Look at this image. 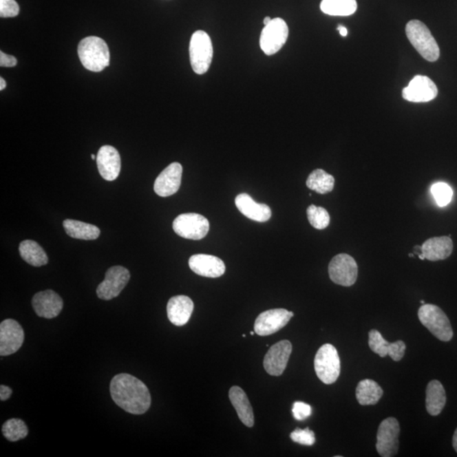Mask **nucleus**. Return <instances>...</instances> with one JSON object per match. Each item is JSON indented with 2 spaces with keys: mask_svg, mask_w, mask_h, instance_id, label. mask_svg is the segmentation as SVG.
I'll return each instance as SVG.
<instances>
[{
  "mask_svg": "<svg viewBox=\"0 0 457 457\" xmlns=\"http://www.w3.org/2000/svg\"><path fill=\"white\" fill-rule=\"evenodd\" d=\"M110 395L114 403L129 414L141 415L150 408L149 389L145 383L131 374L114 376L110 383Z\"/></svg>",
  "mask_w": 457,
  "mask_h": 457,
  "instance_id": "nucleus-1",
  "label": "nucleus"
},
{
  "mask_svg": "<svg viewBox=\"0 0 457 457\" xmlns=\"http://www.w3.org/2000/svg\"><path fill=\"white\" fill-rule=\"evenodd\" d=\"M81 62L88 71L100 72L109 65L110 54L105 40L98 36L85 38L78 45Z\"/></svg>",
  "mask_w": 457,
  "mask_h": 457,
  "instance_id": "nucleus-2",
  "label": "nucleus"
},
{
  "mask_svg": "<svg viewBox=\"0 0 457 457\" xmlns=\"http://www.w3.org/2000/svg\"><path fill=\"white\" fill-rule=\"evenodd\" d=\"M409 41L423 58L434 62L440 58V47L429 29L425 23L418 20L409 21L405 27Z\"/></svg>",
  "mask_w": 457,
  "mask_h": 457,
  "instance_id": "nucleus-3",
  "label": "nucleus"
},
{
  "mask_svg": "<svg viewBox=\"0 0 457 457\" xmlns=\"http://www.w3.org/2000/svg\"><path fill=\"white\" fill-rule=\"evenodd\" d=\"M418 319L434 337L441 341H449L453 337L451 323L440 308L433 304H423L418 309Z\"/></svg>",
  "mask_w": 457,
  "mask_h": 457,
  "instance_id": "nucleus-4",
  "label": "nucleus"
},
{
  "mask_svg": "<svg viewBox=\"0 0 457 457\" xmlns=\"http://www.w3.org/2000/svg\"><path fill=\"white\" fill-rule=\"evenodd\" d=\"M189 54L191 68L198 75H204L209 70L213 60L211 39L204 31L198 30L191 36Z\"/></svg>",
  "mask_w": 457,
  "mask_h": 457,
  "instance_id": "nucleus-5",
  "label": "nucleus"
},
{
  "mask_svg": "<svg viewBox=\"0 0 457 457\" xmlns=\"http://www.w3.org/2000/svg\"><path fill=\"white\" fill-rule=\"evenodd\" d=\"M315 368L318 378L326 385H332L341 374V361L337 348L323 345L317 352Z\"/></svg>",
  "mask_w": 457,
  "mask_h": 457,
  "instance_id": "nucleus-6",
  "label": "nucleus"
},
{
  "mask_svg": "<svg viewBox=\"0 0 457 457\" xmlns=\"http://www.w3.org/2000/svg\"><path fill=\"white\" fill-rule=\"evenodd\" d=\"M288 36L289 28L286 22L281 18H275L262 31L261 50L265 54H275L285 45Z\"/></svg>",
  "mask_w": 457,
  "mask_h": 457,
  "instance_id": "nucleus-7",
  "label": "nucleus"
},
{
  "mask_svg": "<svg viewBox=\"0 0 457 457\" xmlns=\"http://www.w3.org/2000/svg\"><path fill=\"white\" fill-rule=\"evenodd\" d=\"M173 228L180 237L198 241L209 233V222L204 216L198 213H182L173 222Z\"/></svg>",
  "mask_w": 457,
  "mask_h": 457,
  "instance_id": "nucleus-8",
  "label": "nucleus"
},
{
  "mask_svg": "<svg viewBox=\"0 0 457 457\" xmlns=\"http://www.w3.org/2000/svg\"><path fill=\"white\" fill-rule=\"evenodd\" d=\"M331 281L342 286H352L356 283L359 267L355 259L348 254L341 253L333 257L329 264Z\"/></svg>",
  "mask_w": 457,
  "mask_h": 457,
  "instance_id": "nucleus-9",
  "label": "nucleus"
},
{
  "mask_svg": "<svg viewBox=\"0 0 457 457\" xmlns=\"http://www.w3.org/2000/svg\"><path fill=\"white\" fill-rule=\"evenodd\" d=\"M400 425L395 418L383 420L379 427L376 449L383 457H392L399 449Z\"/></svg>",
  "mask_w": 457,
  "mask_h": 457,
  "instance_id": "nucleus-10",
  "label": "nucleus"
},
{
  "mask_svg": "<svg viewBox=\"0 0 457 457\" xmlns=\"http://www.w3.org/2000/svg\"><path fill=\"white\" fill-rule=\"evenodd\" d=\"M130 272L123 266H114L106 272L104 281L97 288L98 298L109 301L119 296L130 281Z\"/></svg>",
  "mask_w": 457,
  "mask_h": 457,
  "instance_id": "nucleus-11",
  "label": "nucleus"
},
{
  "mask_svg": "<svg viewBox=\"0 0 457 457\" xmlns=\"http://www.w3.org/2000/svg\"><path fill=\"white\" fill-rule=\"evenodd\" d=\"M294 316L284 308L271 309L260 313L254 323V331L261 337H267L283 329Z\"/></svg>",
  "mask_w": 457,
  "mask_h": 457,
  "instance_id": "nucleus-12",
  "label": "nucleus"
},
{
  "mask_svg": "<svg viewBox=\"0 0 457 457\" xmlns=\"http://www.w3.org/2000/svg\"><path fill=\"white\" fill-rule=\"evenodd\" d=\"M24 330L14 319H6L0 324V355L10 356L17 352L23 344Z\"/></svg>",
  "mask_w": 457,
  "mask_h": 457,
  "instance_id": "nucleus-13",
  "label": "nucleus"
},
{
  "mask_svg": "<svg viewBox=\"0 0 457 457\" xmlns=\"http://www.w3.org/2000/svg\"><path fill=\"white\" fill-rule=\"evenodd\" d=\"M438 88L432 80L425 76H416L403 91L405 100L427 103L437 97Z\"/></svg>",
  "mask_w": 457,
  "mask_h": 457,
  "instance_id": "nucleus-14",
  "label": "nucleus"
},
{
  "mask_svg": "<svg viewBox=\"0 0 457 457\" xmlns=\"http://www.w3.org/2000/svg\"><path fill=\"white\" fill-rule=\"evenodd\" d=\"M291 352L293 345L289 341L284 340L276 343L264 357V370L272 376L281 375L288 363Z\"/></svg>",
  "mask_w": 457,
  "mask_h": 457,
  "instance_id": "nucleus-15",
  "label": "nucleus"
},
{
  "mask_svg": "<svg viewBox=\"0 0 457 457\" xmlns=\"http://www.w3.org/2000/svg\"><path fill=\"white\" fill-rule=\"evenodd\" d=\"M182 165L177 162L165 168L154 182L153 188L156 194L162 198L176 194L182 184Z\"/></svg>",
  "mask_w": 457,
  "mask_h": 457,
  "instance_id": "nucleus-16",
  "label": "nucleus"
},
{
  "mask_svg": "<svg viewBox=\"0 0 457 457\" xmlns=\"http://www.w3.org/2000/svg\"><path fill=\"white\" fill-rule=\"evenodd\" d=\"M32 308L36 315L44 319H54L63 309L62 298L52 290L40 291L32 298Z\"/></svg>",
  "mask_w": 457,
  "mask_h": 457,
  "instance_id": "nucleus-17",
  "label": "nucleus"
},
{
  "mask_svg": "<svg viewBox=\"0 0 457 457\" xmlns=\"http://www.w3.org/2000/svg\"><path fill=\"white\" fill-rule=\"evenodd\" d=\"M189 267L195 274L208 278H219L226 272L222 260L208 254H195L190 257Z\"/></svg>",
  "mask_w": 457,
  "mask_h": 457,
  "instance_id": "nucleus-18",
  "label": "nucleus"
},
{
  "mask_svg": "<svg viewBox=\"0 0 457 457\" xmlns=\"http://www.w3.org/2000/svg\"><path fill=\"white\" fill-rule=\"evenodd\" d=\"M368 346L379 357L390 356L396 362L403 359L405 352V344L403 341L389 343L382 337L378 330H372L368 334Z\"/></svg>",
  "mask_w": 457,
  "mask_h": 457,
  "instance_id": "nucleus-19",
  "label": "nucleus"
},
{
  "mask_svg": "<svg viewBox=\"0 0 457 457\" xmlns=\"http://www.w3.org/2000/svg\"><path fill=\"white\" fill-rule=\"evenodd\" d=\"M97 164L101 176L108 182H113L119 176L121 161L119 152L112 146H103L97 156Z\"/></svg>",
  "mask_w": 457,
  "mask_h": 457,
  "instance_id": "nucleus-20",
  "label": "nucleus"
},
{
  "mask_svg": "<svg viewBox=\"0 0 457 457\" xmlns=\"http://www.w3.org/2000/svg\"><path fill=\"white\" fill-rule=\"evenodd\" d=\"M235 202L239 211L246 218L257 222H266L271 218L270 208L266 204H257L248 194H239Z\"/></svg>",
  "mask_w": 457,
  "mask_h": 457,
  "instance_id": "nucleus-21",
  "label": "nucleus"
},
{
  "mask_svg": "<svg viewBox=\"0 0 457 457\" xmlns=\"http://www.w3.org/2000/svg\"><path fill=\"white\" fill-rule=\"evenodd\" d=\"M194 304L187 296L173 297L167 305V315L169 321L176 326H183L189 321L193 315Z\"/></svg>",
  "mask_w": 457,
  "mask_h": 457,
  "instance_id": "nucleus-22",
  "label": "nucleus"
},
{
  "mask_svg": "<svg viewBox=\"0 0 457 457\" xmlns=\"http://www.w3.org/2000/svg\"><path fill=\"white\" fill-rule=\"evenodd\" d=\"M452 252L453 242L449 237L430 238L422 245L423 255L429 261L447 259Z\"/></svg>",
  "mask_w": 457,
  "mask_h": 457,
  "instance_id": "nucleus-23",
  "label": "nucleus"
},
{
  "mask_svg": "<svg viewBox=\"0 0 457 457\" xmlns=\"http://www.w3.org/2000/svg\"><path fill=\"white\" fill-rule=\"evenodd\" d=\"M228 397L243 425L248 427H253V410L244 390L239 386H232L228 392Z\"/></svg>",
  "mask_w": 457,
  "mask_h": 457,
  "instance_id": "nucleus-24",
  "label": "nucleus"
},
{
  "mask_svg": "<svg viewBox=\"0 0 457 457\" xmlns=\"http://www.w3.org/2000/svg\"><path fill=\"white\" fill-rule=\"evenodd\" d=\"M447 403V393L444 386L438 381L429 383L426 390V409L431 416L441 414Z\"/></svg>",
  "mask_w": 457,
  "mask_h": 457,
  "instance_id": "nucleus-25",
  "label": "nucleus"
},
{
  "mask_svg": "<svg viewBox=\"0 0 457 457\" xmlns=\"http://www.w3.org/2000/svg\"><path fill=\"white\" fill-rule=\"evenodd\" d=\"M66 233L72 238L92 241L100 235V230L94 224L82 222L79 220H65L63 222Z\"/></svg>",
  "mask_w": 457,
  "mask_h": 457,
  "instance_id": "nucleus-26",
  "label": "nucleus"
},
{
  "mask_svg": "<svg viewBox=\"0 0 457 457\" xmlns=\"http://www.w3.org/2000/svg\"><path fill=\"white\" fill-rule=\"evenodd\" d=\"M383 394L384 392L378 383L368 379L360 381L356 390L357 400L362 405L377 404Z\"/></svg>",
  "mask_w": 457,
  "mask_h": 457,
  "instance_id": "nucleus-27",
  "label": "nucleus"
},
{
  "mask_svg": "<svg viewBox=\"0 0 457 457\" xmlns=\"http://www.w3.org/2000/svg\"><path fill=\"white\" fill-rule=\"evenodd\" d=\"M19 252L22 259L34 267L43 266L49 262L47 254L41 246L31 240L21 242Z\"/></svg>",
  "mask_w": 457,
  "mask_h": 457,
  "instance_id": "nucleus-28",
  "label": "nucleus"
},
{
  "mask_svg": "<svg viewBox=\"0 0 457 457\" xmlns=\"http://www.w3.org/2000/svg\"><path fill=\"white\" fill-rule=\"evenodd\" d=\"M320 9L332 17H348L356 12V0H322Z\"/></svg>",
  "mask_w": 457,
  "mask_h": 457,
  "instance_id": "nucleus-29",
  "label": "nucleus"
},
{
  "mask_svg": "<svg viewBox=\"0 0 457 457\" xmlns=\"http://www.w3.org/2000/svg\"><path fill=\"white\" fill-rule=\"evenodd\" d=\"M306 184L309 189L315 191L319 194H326L333 191L334 178L333 176L328 174L323 169H318L309 175Z\"/></svg>",
  "mask_w": 457,
  "mask_h": 457,
  "instance_id": "nucleus-30",
  "label": "nucleus"
},
{
  "mask_svg": "<svg viewBox=\"0 0 457 457\" xmlns=\"http://www.w3.org/2000/svg\"><path fill=\"white\" fill-rule=\"evenodd\" d=\"M3 436L7 440L14 442L22 440L28 436V429L25 423L21 419L12 418L7 420L2 427Z\"/></svg>",
  "mask_w": 457,
  "mask_h": 457,
  "instance_id": "nucleus-31",
  "label": "nucleus"
},
{
  "mask_svg": "<svg viewBox=\"0 0 457 457\" xmlns=\"http://www.w3.org/2000/svg\"><path fill=\"white\" fill-rule=\"evenodd\" d=\"M307 215L309 223L317 230H323L330 224V216L326 209L311 205L307 209Z\"/></svg>",
  "mask_w": 457,
  "mask_h": 457,
  "instance_id": "nucleus-32",
  "label": "nucleus"
},
{
  "mask_svg": "<svg viewBox=\"0 0 457 457\" xmlns=\"http://www.w3.org/2000/svg\"><path fill=\"white\" fill-rule=\"evenodd\" d=\"M432 194L440 207H445L451 202L453 197V191L447 183L438 182L432 187Z\"/></svg>",
  "mask_w": 457,
  "mask_h": 457,
  "instance_id": "nucleus-33",
  "label": "nucleus"
},
{
  "mask_svg": "<svg viewBox=\"0 0 457 457\" xmlns=\"http://www.w3.org/2000/svg\"><path fill=\"white\" fill-rule=\"evenodd\" d=\"M290 437L291 440L296 442V443L306 445V447H311V445H315L316 441L315 432L309 429V427H306L305 429H295L290 434Z\"/></svg>",
  "mask_w": 457,
  "mask_h": 457,
  "instance_id": "nucleus-34",
  "label": "nucleus"
},
{
  "mask_svg": "<svg viewBox=\"0 0 457 457\" xmlns=\"http://www.w3.org/2000/svg\"><path fill=\"white\" fill-rule=\"evenodd\" d=\"M20 7L16 0H0V17H16L19 14Z\"/></svg>",
  "mask_w": 457,
  "mask_h": 457,
  "instance_id": "nucleus-35",
  "label": "nucleus"
},
{
  "mask_svg": "<svg viewBox=\"0 0 457 457\" xmlns=\"http://www.w3.org/2000/svg\"><path fill=\"white\" fill-rule=\"evenodd\" d=\"M293 414L294 418L298 420V421L307 419L312 414L311 405L302 403V401H296L293 404Z\"/></svg>",
  "mask_w": 457,
  "mask_h": 457,
  "instance_id": "nucleus-36",
  "label": "nucleus"
},
{
  "mask_svg": "<svg viewBox=\"0 0 457 457\" xmlns=\"http://www.w3.org/2000/svg\"><path fill=\"white\" fill-rule=\"evenodd\" d=\"M17 65V60L16 57L12 55L6 54L1 51L0 52V65L2 67H14Z\"/></svg>",
  "mask_w": 457,
  "mask_h": 457,
  "instance_id": "nucleus-37",
  "label": "nucleus"
},
{
  "mask_svg": "<svg viewBox=\"0 0 457 457\" xmlns=\"http://www.w3.org/2000/svg\"><path fill=\"white\" fill-rule=\"evenodd\" d=\"M12 394V390L6 385L0 386V400L5 401L9 399Z\"/></svg>",
  "mask_w": 457,
  "mask_h": 457,
  "instance_id": "nucleus-38",
  "label": "nucleus"
},
{
  "mask_svg": "<svg viewBox=\"0 0 457 457\" xmlns=\"http://www.w3.org/2000/svg\"><path fill=\"white\" fill-rule=\"evenodd\" d=\"M337 29H338L339 32H340V34H341L342 36H348V29H346V28L344 27V25H339Z\"/></svg>",
  "mask_w": 457,
  "mask_h": 457,
  "instance_id": "nucleus-39",
  "label": "nucleus"
},
{
  "mask_svg": "<svg viewBox=\"0 0 457 457\" xmlns=\"http://www.w3.org/2000/svg\"><path fill=\"white\" fill-rule=\"evenodd\" d=\"M452 445L457 453V429L455 431L454 436H453Z\"/></svg>",
  "mask_w": 457,
  "mask_h": 457,
  "instance_id": "nucleus-40",
  "label": "nucleus"
},
{
  "mask_svg": "<svg viewBox=\"0 0 457 457\" xmlns=\"http://www.w3.org/2000/svg\"><path fill=\"white\" fill-rule=\"evenodd\" d=\"M6 87V82L3 77L0 78V90L3 91Z\"/></svg>",
  "mask_w": 457,
  "mask_h": 457,
  "instance_id": "nucleus-41",
  "label": "nucleus"
},
{
  "mask_svg": "<svg viewBox=\"0 0 457 457\" xmlns=\"http://www.w3.org/2000/svg\"><path fill=\"white\" fill-rule=\"evenodd\" d=\"M271 21H272V19H271L270 17H265V18H264V23L265 25H268V23H270V22Z\"/></svg>",
  "mask_w": 457,
  "mask_h": 457,
  "instance_id": "nucleus-42",
  "label": "nucleus"
},
{
  "mask_svg": "<svg viewBox=\"0 0 457 457\" xmlns=\"http://www.w3.org/2000/svg\"><path fill=\"white\" fill-rule=\"evenodd\" d=\"M91 157H92V158H93V160H97V157H96V156H94V154H92Z\"/></svg>",
  "mask_w": 457,
  "mask_h": 457,
  "instance_id": "nucleus-43",
  "label": "nucleus"
},
{
  "mask_svg": "<svg viewBox=\"0 0 457 457\" xmlns=\"http://www.w3.org/2000/svg\"><path fill=\"white\" fill-rule=\"evenodd\" d=\"M409 257H414V253H409Z\"/></svg>",
  "mask_w": 457,
  "mask_h": 457,
  "instance_id": "nucleus-44",
  "label": "nucleus"
},
{
  "mask_svg": "<svg viewBox=\"0 0 457 457\" xmlns=\"http://www.w3.org/2000/svg\"><path fill=\"white\" fill-rule=\"evenodd\" d=\"M254 334H255V331H251L250 332L251 335H253Z\"/></svg>",
  "mask_w": 457,
  "mask_h": 457,
  "instance_id": "nucleus-45",
  "label": "nucleus"
},
{
  "mask_svg": "<svg viewBox=\"0 0 457 457\" xmlns=\"http://www.w3.org/2000/svg\"><path fill=\"white\" fill-rule=\"evenodd\" d=\"M421 304H422L423 305V304H425V301L422 300V301H421Z\"/></svg>",
  "mask_w": 457,
  "mask_h": 457,
  "instance_id": "nucleus-46",
  "label": "nucleus"
}]
</instances>
